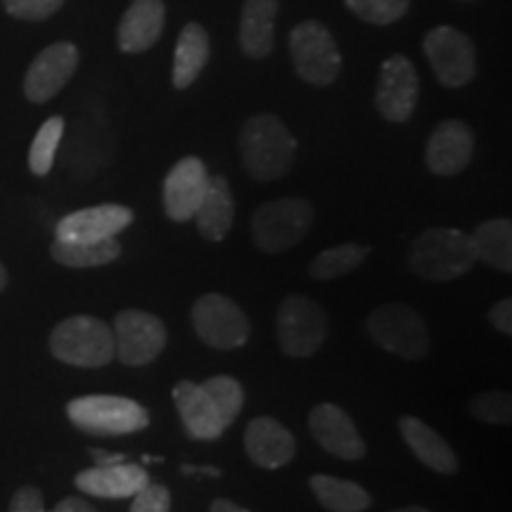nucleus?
Wrapping results in <instances>:
<instances>
[{"label": "nucleus", "mask_w": 512, "mask_h": 512, "mask_svg": "<svg viewBox=\"0 0 512 512\" xmlns=\"http://www.w3.org/2000/svg\"><path fill=\"white\" fill-rule=\"evenodd\" d=\"M240 155L256 181H278L292 169L297 140L275 114H254L240 131Z\"/></svg>", "instance_id": "obj_1"}, {"label": "nucleus", "mask_w": 512, "mask_h": 512, "mask_svg": "<svg viewBox=\"0 0 512 512\" xmlns=\"http://www.w3.org/2000/svg\"><path fill=\"white\" fill-rule=\"evenodd\" d=\"M477 252L472 238L456 228H430L415 238L408 264L430 283H448L475 266Z\"/></svg>", "instance_id": "obj_2"}, {"label": "nucleus", "mask_w": 512, "mask_h": 512, "mask_svg": "<svg viewBox=\"0 0 512 512\" xmlns=\"http://www.w3.org/2000/svg\"><path fill=\"white\" fill-rule=\"evenodd\" d=\"M50 351L67 366L102 368L114 358V332L100 318L72 316L53 330Z\"/></svg>", "instance_id": "obj_3"}, {"label": "nucleus", "mask_w": 512, "mask_h": 512, "mask_svg": "<svg viewBox=\"0 0 512 512\" xmlns=\"http://www.w3.org/2000/svg\"><path fill=\"white\" fill-rule=\"evenodd\" d=\"M67 415L79 430L98 437H121V434L147 430L150 425V413L138 401L110 394L81 396L69 401Z\"/></svg>", "instance_id": "obj_4"}, {"label": "nucleus", "mask_w": 512, "mask_h": 512, "mask_svg": "<svg viewBox=\"0 0 512 512\" xmlns=\"http://www.w3.org/2000/svg\"><path fill=\"white\" fill-rule=\"evenodd\" d=\"M313 223V204L302 197H283L254 211L252 235L266 254H280L302 242Z\"/></svg>", "instance_id": "obj_5"}, {"label": "nucleus", "mask_w": 512, "mask_h": 512, "mask_svg": "<svg viewBox=\"0 0 512 512\" xmlns=\"http://www.w3.org/2000/svg\"><path fill=\"white\" fill-rule=\"evenodd\" d=\"M368 332L389 354L418 361L430 351V332L422 316L406 304H384L370 313Z\"/></svg>", "instance_id": "obj_6"}, {"label": "nucleus", "mask_w": 512, "mask_h": 512, "mask_svg": "<svg viewBox=\"0 0 512 512\" xmlns=\"http://www.w3.org/2000/svg\"><path fill=\"white\" fill-rule=\"evenodd\" d=\"M330 332V318L320 304L304 294H292L278 309V342L287 356L318 354Z\"/></svg>", "instance_id": "obj_7"}, {"label": "nucleus", "mask_w": 512, "mask_h": 512, "mask_svg": "<svg viewBox=\"0 0 512 512\" xmlns=\"http://www.w3.org/2000/svg\"><path fill=\"white\" fill-rule=\"evenodd\" d=\"M290 50L294 69L311 86H330L342 72V55L335 38L318 19H306L292 29Z\"/></svg>", "instance_id": "obj_8"}, {"label": "nucleus", "mask_w": 512, "mask_h": 512, "mask_svg": "<svg viewBox=\"0 0 512 512\" xmlns=\"http://www.w3.org/2000/svg\"><path fill=\"white\" fill-rule=\"evenodd\" d=\"M192 328L207 347L219 351L245 347L252 330L240 306L214 292L204 294L192 304Z\"/></svg>", "instance_id": "obj_9"}, {"label": "nucleus", "mask_w": 512, "mask_h": 512, "mask_svg": "<svg viewBox=\"0 0 512 512\" xmlns=\"http://www.w3.org/2000/svg\"><path fill=\"white\" fill-rule=\"evenodd\" d=\"M114 356L124 366H147L166 347V325L155 313L124 309L114 318Z\"/></svg>", "instance_id": "obj_10"}, {"label": "nucleus", "mask_w": 512, "mask_h": 512, "mask_svg": "<svg viewBox=\"0 0 512 512\" xmlns=\"http://www.w3.org/2000/svg\"><path fill=\"white\" fill-rule=\"evenodd\" d=\"M427 60L441 86L460 88L477 76L475 43L453 27H434L422 41Z\"/></svg>", "instance_id": "obj_11"}, {"label": "nucleus", "mask_w": 512, "mask_h": 512, "mask_svg": "<svg viewBox=\"0 0 512 512\" xmlns=\"http://www.w3.org/2000/svg\"><path fill=\"white\" fill-rule=\"evenodd\" d=\"M418 98L420 76L415 72V64L403 55H392L389 60H384L375 88L377 112L387 121L403 124L411 119Z\"/></svg>", "instance_id": "obj_12"}, {"label": "nucleus", "mask_w": 512, "mask_h": 512, "mask_svg": "<svg viewBox=\"0 0 512 512\" xmlns=\"http://www.w3.org/2000/svg\"><path fill=\"white\" fill-rule=\"evenodd\" d=\"M79 67V48L74 43H53L36 55L24 76V95L31 102L53 100L67 86Z\"/></svg>", "instance_id": "obj_13"}, {"label": "nucleus", "mask_w": 512, "mask_h": 512, "mask_svg": "<svg viewBox=\"0 0 512 512\" xmlns=\"http://www.w3.org/2000/svg\"><path fill=\"white\" fill-rule=\"evenodd\" d=\"M209 174L200 157H185L174 164L164 181V209L171 221L185 223L195 219L207 192Z\"/></svg>", "instance_id": "obj_14"}, {"label": "nucleus", "mask_w": 512, "mask_h": 512, "mask_svg": "<svg viewBox=\"0 0 512 512\" xmlns=\"http://www.w3.org/2000/svg\"><path fill=\"white\" fill-rule=\"evenodd\" d=\"M133 223V209L121 204H100V207L79 209L57 223V240L69 242H102L117 238L121 230Z\"/></svg>", "instance_id": "obj_15"}, {"label": "nucleus", "mask_w": 512, "mask_h": 512, "mask_svg": "<svg viewBox=\"0 0 512 512\" xmlns=\"http://www.w3.org/2000/svg\"><path fill=\"white\" fill-rule=\"evenodd\" d=\"M475 152L472 128L460 119H446L434 128L427 143L425 162L434 176H458Z\"/></svg>", "instance_id": "obj_16"}, {"label": "nucleus", "mask_w": 512, "mask_h": 512, "mask_svg": "<svg viewBox=\"0 0 512 512\" xmlns=\"http://www.w3.org/2000/svg\"><path fill=\"white\" fill-rule=\"evenodd\" d=\"M309 427L313 439L332 456L342 460H361L366 456V444H363L354 420L335 403H320V406L313 408L309 415Z\"/></svg>", "instance_id": "obj_17"}, {"label": "nucleus", "mask_w": 512, "mask_h": 512, "mask_svg": "<svg viewBox=\"0 0 512 512\" xmlns=\"http://www.w3.org/2000/svg\"><path fill=\"white\" fill-rule=\"evenodd\" d=\"M174 401L190 439L214 441L228 430L219 408L214 406V401L204 392L202 384L181 380L174 387Z\"/></svg>", "instance_id": "obj_18"}, {"label": "nucleus", "mask_w": 512, "mask_h": 512, "mask_svg": "<svg viewBox=\"0 0 512 512\" xmlns=\"http://www.w3.org/2000/svg\"><path fill=\"white\" fill-rule=\"evenodd\" d=\"M245 451L254 465L266 467V470H278L285 467L294 458L297 444H294L292 432L283 422L273 418H256L245 430Z\"/></svg>", "instance_id": "obj_19"}, {"label": "nucleus", "mask_w": 512, "mask_h": 512, "mask_svg": "<svg viewBox=\"0 0 512 512\" xmlns=\"http://www.w3.org/2000/svg\"><path fill=\"white\" fill-rule=\"evenodd\" d=\"M164 0H133L119 22L117 43L128 55L150 50L164 31Z\"/></svg>", "instance_id": "obj_20"}, {"label": "nucleus", "mask_w": 512, "mask_h": 512, "mask_svg": "<svg viewBox=\"0 0 512 512\" xmlns=\"http://www.w3.org/2000/svg\"><path fill=\"white\" fill-rule=\"evenodd\" d=\"M150 482L147 472L140 465L117 463V465H95L76 475L74 484L86 496L95 498H133L143 486Z\"/></svg>", "instance_id": "obj_21"}, {"label": "nucleus", "mask_w": 512, "mask_h": 512, "mask_svg": "<svg viewBox=\"0 0 512 512\" xmlns=\"http://www.w3.org/2000/svg\"><path fill=\"white\" fill-rule=\"evenodd\" d=\"M278 0H245L240 19V48L252 60H264L273 50V31L278 19Z\"/></svg>", "instance_id": "obj_22"}, {"label": "nucleus", "mask_w": 512, "mask_h": 512, "mask_svg": "<svg viewBox=\"0 0 512 512\" xmlns=\"http://www.w3.org/2000/svg\"><path fill=\"white\" fill-rule=\"evenodd\" d=\"M399 427L403 441L427 467H432L434 472H441V475H453L458 470V458L453 448L427 422L406 415V418L399 420Z\"/></svg>", "instance_id": "obj_23"}, {"label": "nucleus", "mask_w": 512, "mask_h": 512, "mask_svg": "<svg viewBox=\"0 0 512 512\" xmlns=\"http://www.w3.org/2000/svg\"><path fill=\"white\" fill-rule=\"evenodd\" d=\"M195 219L202 238L211 242H221L230 233L235 219V200L226 176H209L207 192H204Z\"/></svg>", "instance_id": "obj_24"}, {"label": "nucleus", "mask_w": 512, "mask_h": 512, "mask_svg": "<svg viewBox=\"0 0 512 512\" xmlns=\"http://www.w3.org/2000/svg\"><path fill=\"white\" fill-rule=\"evenodd\" d=\"M211 55V41L207 29L200 27L197 22L185 24L181 31V38L176 43L174 55V86L178 91H185L195 83L197 76L209 62Z\"/></svg>", "instance_id": "obj_25"}, {"label": "nucleus", "mask_w": 512, "mask_h": 512, "mask_svg": "<svg viewBox=\"0 0 512 512\" xmlns=\"http://www.w3.org/2000/svg\"><path fill=\"white\" fill-rule=\"evenodd\" d=\"M477 259L494 266L496 271H512V223L510 219H491L479 223L470 235Z\"/></svg>", "instance_id": "obj_26"}, {"label": "nucleus", "mask_w": 512, "mask_h": 512, "mask_svg": "<svg viewBox=\"0 0 512 512\" xmlns=\"http://www.w3.org/2000/svg\"><path fill=\"white\" fill-rule=\"evenodd\" d=\"M309 484L320 505L330 512H363L373 503L368 491L361 484L349 482V479L313 475Z\"/></svg>", "instance_id": "obj_27"}, {"label": "nucleus", "mask_w": 512, "mask_h": 512, "mask_svg": "<svg viewBox=\"0 0 512 512\" xmlns=\"http://www.w3.org/2000/svg\"><path fill=\"white\" fill-rule=\"evenodd\" d=\"M121 254V245L117 238L102 240V242H69L55 240L50 247V256L57 264L67 268H95L107 266Z\"/></svg>", "instance_id": "obj_28"}, {"label": "nucleus", "mask_w": 512, "mask_h": 512, "mask_svg": "<svg viewBox=\"0 0 512 512\" xmlns=\"http://www.w3.org/2000/svg\"><path fill=\"white\" fill-rule=\"evenodd\" d=\"M370 249L361 247V245H337L330 249H323L316 259L311 261L309 273L316 280H335L342 278L354 271L366 261Z\"/></svg>", "instance_id": "obj_29"}, {"label": "nucleus", "mask_w": 512, "mask_h": 512, "mask_svg": "<svg viewBox=\"0 0 512 512\" xmlns=\"http://www.w3.org/2000/svg\"><path fill=\"white\" fill-rule=\"evenodd\" d=\"M62 136H64L62 117H50L46 124L38 128L34 143H31V150H29V169L34 171L36 176L50 174Z\"/></svg>", "instance_id": "obj_30"}, {"label": "nucleus", "mask_w": 512, "mask_h": 512, "mask_svg": "<svg viewBox=\"0 0 512 512\" xmlns=\"http://www.w3.org/2000/svg\"><path fill=\"white\" fill-rule=\"evenodd\" d=\"M202 387H204V392L209 394V399L214 401V406L219 408L226 427L233 425L242 411V403H245L242 384L235 380V377L216 375V377H209L207 382H202Z\"/></svg>", "instance_id": "obj_31"}, {"label": "nucleus", "mask_w": 512, "mask_h": 512, "mask_svg": "<svg viewBox=\"0 0 512 512\" xmlns=\"http://www.w3.org/2000/svg\"><path fill=\"white\" fill-rule=\"evenodd\" d=\"M344 3L356 17L377 24V27H389V24L399 22L411 8V0H344Z\"/></svg>", "instance_id": "obj_32"}, {"label": "nucleus", "mask_w": 512, "mask_h": 512, "mask_svg": "<svg viewBox=\"0 0 512 512\" xmlns=\"http://www.w3.org/2000/svg\"><path fill=\"white\" fill-rule=\"evenodd\" d=\"M470 413L479 422L508 427L512 420V399L508 392H484L470 401Z\"/></svg>", "instance_id": "obj_33"}, {"label": "nucleus", "mask_w": 512, "mask_h": 512, "mask_svg": "<svg viewBox=\"0 0 512 512\" xmlns=\"http://www.w3.org/2000/svg\"><path fill=\"white\" fill-rule=\"evenodd\" d=\"M8 15L24 22H38V19L53 17L62 8L64 0H3Z\"/></svg>", "instance_id": "obj_34"}, {"label": "nucleus", "mask_w": 512, "mask_h": 512, "mask_svg": "<svg viewBox=\"0 0 512 512\" xmlns=\"http://www.w3.org/2000/svg\"><path fill=\"white\" fill-rule=\"evenodd\" d=\"M171 510V494L162 484L147 482L143 489L133 496L131 512H169Z\"/></svg>", "instance_id": "obj_35"}, {"label": "nucleus", "mask_w": 512, "mask_h": 512, "mask_svg": "<svg viewBox=\"0 0 512 512\" xmlns=\"http://www.w3.org/2000/svg\"><path fill=\"white\" fill-rule=\"evenodd\" d=\"M10 512H46L43 494L36 486H22V489L12 496Z\"/></svg>", "instance_id": "obj_36"}, {"label": "nucleus", "mask_w": 512, "mask_h": 512, "mask_svg": "<svg viewBox=\"0 0 512 512\" xmlns=\"http://www.w3.org/2000/svg\"><path fill=\"white\" fill-rule=\"evenodd\" d=\"M489 323L503 335H512V299L505 297L496 302L489 311Z\"/></svg>", "instance_id": "obj_37"}, {"label": "nucleus", "mask_w": 512, "mask_h": 512, "mask_svg": "<svg viewBox=\"0 0 512 512\" xmlns=\"http://www.w3.org/2000/svg\"><path fill=\"white\" fill-rule=\"evenodd\" d=\"M53 512H98L93 508L91 503H86L83 498H64V501H60L55 505Z\"/></svg>", "instance_id": "obj_38"}, {"label": "nucleus", "mask_w": 512, "mask_h": 512, "mask_svg": "<svg viewBox=\"0 0 512 512\" xmlns=\"http://www.w3.org/2000/svg\"><path fill=\"white\" fill-rule=\"evenodd\" d=\"M91 458L95 460V465H117L126 460L124 453H110L102 451V448H91Z\"/></svg>", "instance_id": "obj_39"}, {"label": "nucleus", "mask_w": 512, "mask_h": 512, "mask_svg": "<svg viewBox=\"0 0 512 512\" xmlns=\"http://www.w3.org/2000/svg\"><path fill=\"white\" fill-rule=\"evenodd\" d=\"M211 512H249V510L240 508V505L233 501H226V498H216V501L211 503Z\"/></svg>", "instance_id": "obj_40"}, {"label": "nucleus", "mask_w": 512, "mask_h": 512, "mask_svg": "<svg viewBox=\"0 0 512 512\" xmlns=\"http://www.w3.org/2000/svg\"><path fill=\"white\" fill-rule=\"evenodd\" d=\"M5 285H8V271H5V266L0 264V292L5 290Z\"/></svg>", "instance_id": "obj_41"}, {"label": "nucleus", "mask_w": 512, "mask_h": 512, "mask_svg": "<svg viewBox=\"0 0 512 512\" xmlns=\"http://www.w3.org/2000/svg\"><path fill=\"white\" fill-rule=\"evenodd\" d=\"M394 512H430V510L418 508V505H411V508H401V510H394Z\"/></svg>", "instance_id": "obj_42"}]
</instances>
